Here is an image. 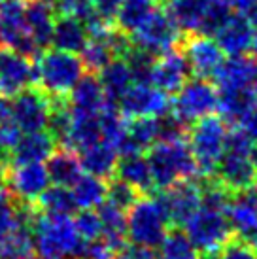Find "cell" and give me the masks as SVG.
<instances>
[{
  "label": "cell",
  "instance_id": "cell-32",
  "mask_svg": "<svg viewBox=\"0 0 257 259\" xmlns=\"http://www.w3.org/2000/svg\"><path fill=\"white\" fill-rule=\"evenodd\" d=\"M70 191L79 210H95L106 201V180L91 174H81Z\"/></svg>",
  "mask_w": 257,
  "mask_h": 259
},
{
  "label": "cell",
  "instance_id": "cell-53",
  "mask_svg": "<svg viewBox=\"0 0 257 259\" xmlns=\"http://www.w3.org/2000/svg\"><path fill=\"white\" fill-rule=\"evenodd\" d=\"M253 184H255V186H257V176H255V182H253Z\"/></svg>",
  "mask_w": 257,
  "mask_h": 259
},
{
  "label": "cell",
  "instance_id": "cell-28",
  "mask_svg": "<svg viewBox=\"0 0 257 259\" xmlns=\"http://www.w3.org/2000/svg\"><path fill=\"white\" fill-rule=\"evenodd\" d=\"M97 214L100 218V227H102V240L106 242L114 252H119L125 242H127V218L125 210L117 208L114 204L104 201L99 206Z\"/></svg>",
  "mask_w": 257,
  "mask_h": 259
},
{
  "label": "cell",
  "instance_id": "cell-29",
  "mask_svg": "<svg viewBox=\"0 0 257 259\" xmlns=\"http://www.w3.org/2000/svg\"><path fill=\"white\" fill-rule=\"evenodd\" d=\"M115 178L125 182L136 191H148L151 186V172L144 153H123L115 165Z\"/></svg>",
  "mask_w": 257,
  "mask_h": 259
},
{
  "label": "cell",
  "instance_id": "cell-16",
  "mask_svg": "<svg viewBox=\"0 0 257 259\" xmlns=\"http://www.w3.org/2000/svg\"><path fill=\"white\" fill-rule=\"evenodd\" d=\"M34 83V59L0 48V97L12 99Z\"/></svg>",
  "mask_w": 257,
  "mask_h": 259
},
{
  "label": "cell",
  "instance_id": "cell-17",
  "mask_svg": "<svg viewBox=\"0 0 257 259\" xmlns=\"http://www.w3.org/2000/svg\"><path fill=\"white\" fill-rule=\"evenodd\" d=\"M200 199H202V187L193 180L178 182L163 189L157 197L164 216L168 218V222L176 225H184L187 222V218L199 208Z\"/></svg>",
  "mask_w": 257,
  "mask_h": 259
},
{
  "label": "cell",
  "instance_id": "cell-24",
  "mask_svg": "<svg viewBox=\"0 0 257 259\" xmlns=\"http://www.w3.org/2000/svg\"><path fill=\"white\" fill-rule=\"evenodd\" d=\"M79 163L85 174L108 180L115 172V165L119 159V151L115 150L112 144H108L104 140H97L87 148L79 150Z\"/></svg>",
  "mask_w": 257,
  "mask_h": 259
},
{
  "label": "cell",
  "instance_id": "cell-20",
  "mask_svg": "<svg viewBox=\"0 0 257 259\" xmlns=\"http://www.w3.org/2000/svg\"><path fill=\"white\" fill-rule=\"evenodd\" d=\"M66 101H68L70 112L91 115H99L110 104L104 97L99 78L91 72H85L78 79V83L72 87L70 93L66 95Z\"/></svg>",
  "mask_w": 257,
  "mask_h": 259
},
{
  "label": "cell",
  "instance_id": "cell-42",
  "mask_svg": "<svg viewBox=\"0 0 257 259\" xmlns=\"http://www.w3.org/2000/svg\"><path fill=\"white\" fill-rule=\"evenodd\" d=\"M21 137V131L15 127L12 117L0 119V163L4 166L10 165V157H12V150L17 144V140Z\"/></svg>",
  "mask_w": 257,
  "mask_h": 259
},
{
  "label": "cell",
  "instance_id": "cell-12",
  "mask_svg": "<svg viewBox=\"0 0 257 259\" xmlns=\"http://www.w3.org/2000/svg\"><path fill=\"white\" fill-rule=\"evenodd\" d=\"M115 104H117V112L128 119L161 117L168 114V108H170L168 95L151 83H131Z\"/></svg>",
  "mask_w": 257,
  "mask_h": 259
},
{
  "label": "cell",
  "instance_id": "cell-35",
  "mask_svg": "<svg viewBox=\"0 0 257 259\" xmlns=\"http://www.w3.org/2000/svg\"><path fill=\"white\" fill-rule=\"evenodd\" d=\"M250 108H253L251 89H218V110L223 115L222 119L238 123Z\"/></svg>",
  "mask_w": 257,
  "mask_h": 259
},
{
  "label": "cell",
  "instance_id": "cell-21",
  "mask_svg": "<svg viewBox=\"0 0 257 259\" xmlns=\"http://www.w3.org/2000/svg\"><path fill=\"white\" fill-rule=\"evenodd\" d=\"M25 27L32 38L38 51L48 50L51 46V30L55 21V12L50 0H25L23 8Z\"/></svg>",
  "mask_w": 257,
  "mask_h": 259
},
{
  "label": "cell",
  "instance_id": "cell-31",
  "mask_svg": "<svg viewBox=\"0 0 257 259\" xmlns=\"http://www.w3.org/2000/svg\"><path fill=\"white\" fill-rule=\"evenodd\" d=\"M153 12H155V4L151 0H123L114 15L115 29L131 36L150 19Z\"/></svg>",
  "mask_w": 257,
  "mask_h": 259
},
{
  "label": "cell",
  "instance_id": "cell-27",
  "mask_svg": "<svg viewBox=\"0 0 257 259\" xmlns=\"http://www.w3.org/2000/svg\"><path fill=\"white\" fill-rule=\"evenodd\" d=\"M89 40L87 29L81 19L70 15H55L53 30H51V46L55 50L79 53Z\"/></svg>",
  "mask_w": 257,
  "mask_h": 259
},
{
  "label": "cell",
  "instance_id": "cell-23",
  "mask_svg": "<svg viewBox=\"0 0 257 259\" xmlns=\"http://www.w3.org/2000/svg\"><path fill=\"white\" fill-rule=\"evenodd\" d=\"M57 148L55 140L48 131L23 133L17 144L12 150L10 165H25V163H44Z\"/></svg>",
  "mask_w": 257,
  "mask_h": 259
},
{
  "label": "cell",
  "instance_id": "cell-10",
  "mask_svg": "<svg viewBox=\"0 0 257 259\" xmlns=\"http://www.w3.org/2000/svg\"><path fill=\"white\" fill-rule=\"evenodd\" d=\"M131 44L138 50L150 53L151 57H159L166 51L176 50L182 44V30L166 14V10H157L150 15V19L140 29L128 36Z\"/></svg>",
  "mask_w": 257,
  "mask_h": 259
},
{
  "label": "cell",
  "instance_id": "cell-40",
  "mask_svg": "<svg viewBox=\"0 0 257 259\" xmlns=\"http://www.w3.org/2000/svg\"><path fill=\"white\" fill-rule=\"evenodd\" d=\"M136 199H138V191L135 187L128 186V184L117 180V178L112 182H106V201L110 204H114V206L127 212V208Z\"/></svg>",
  "mask_w": 257,
  "mask_h": 259
},
{
  "label": "cell",
  "instance_id": "cell-38",
  "mask_svg": "<svg viewBox=\"0 0 257 259\" xmlns=\"http://www.w3.org/2000/svg\"><path fill=\"white\" fill-rule=\"evenodd\" d=\"M123 59H125L128 70H131L133 83H151V66H153V59L155 57H151L150 53L131 46V50L125 53Z\"/></svg>",
  "mask_w": 257,
  "mask_h": 259
},
{
  "label": "cell",
  "instance_id": "cell-4",
  "mask_svg": "<svg viewBox=\"0 0 257 259\" xmlns=\"http://www.w3.org/2000/svg\"><path fill=\"white\" fill-rule=\"evenodd\" d=\"M83 74V63L76 53L53 48L34 57V83L48 97H66Z\"/></svg>",
  "mask_w": 257,
  "mask_h": 259
},
{
  "label": "cell",
  "instance_id": "cell-44",
  "mask_svg": "<svg viewBox=\"0 0 257 259\" xmlns=\"http://www.w3.org/2000/svg\"><path fill=\"white\" fill-rule=\"evenodd\" d=\"M238 125H240L238 129L250 138L251 144L257 146V108L255 106L248 110V112L238 119Z\"/></svg>",
  "mask_w": 257,
  "mask_h": 259
},
{
  "label": "cell",
  "instance_id": "cell-2",
  "mask_svg": "<svg viewBox=\"0 0 257 259\" xmlns=\"http://www.w3.org/2000/svg\"><path fill=\"white\" fill-rule=\"evenodd\" d=\"M30 233L34 252L44 259H76L83 244L70 216H50L36 208Z\"/></svg>",
  "mask_w": 257,
  "mask_h": 259
},
{
  "label": "cell",
  "instance_id": "cell-37",
  "mask_svg": "<svg viewBox=\"0 0 257 259\" xmlns=\"http://www.w3.org/2000/svg\"><path fill=\"white\" fill-rule=\"evenodd\" d=\"M157 248L159 259H200L199 250L191 244L184 231H168Z\"/></svg>",
  "mask_w": 257,
  "mask_h": 259
},
{
  "label": "cell",
  "instance_id": "cell-13",
  "mask_svg": "<svg viewBox=\"0 0 257 259\" xmlns=\"http://www.w3.org/2000/svg\"><path fill=\"white\" fill-rule=\"evenodd\" d=\"M227 220L231 233H235L238 240L253 248L257 252V189L235 191L227 204Z\"/></svg>",
  "mask_w": 257,
  "mask_h": 259
},
{
  "label": "cell",
  "instance_id": "cell-15",
  "mask_svg": "<svg viewBox=\"0 0 257 259\" xmlns=\"http://www.w3.org/2000/svg\"><path fill=\"white\" fill-rule=\"evenodd\" d=\"M182 53L186 55L189 70L204 79L214 78L225 61L220 46L208 34H187L186 40H182Z\"/></svg>",
  "mask_w": 257,
  "mask_h": 259
},
{
  "label": "cell",
  "instance_id": "cell-54",
  "mask_svg": "<svg viewBox=\"0 0 257 259\" xmlns=\"http://www.w3.org/2000/svg\"><path fill=\"white\" fill-rule=\"evenodd\" d=\"M206 259H214V257H206Z\"/></svg>",
  "mask_w": 257,
  "mask_h": 259
},
{
  "label": "cell",
  "instance_id": "cell-46",
  "mask_svg": "<svg viewBox=\"0 0 257 259\" xmlns=\"http://www.w3.org/2000/svg\"><path fill=\"white\" fill-rule=\"evenodd\" d=\"M91 2H93L95 12L100 17H104L108 21H114L115 12H117V8L121 6L123 0H91Z\"/></svg>",
  "mask_w": 257,
  "mask_h": 259
},
{
  "label": "cell",
  "instance_id": "cell-41",
  "mask_svg": "<svg viewBox=\"0 0 257 259\" xmlns=\"http://www.w3.org/2000/svg\"><path fill=\"white\" fill-rule=\"evenodd\" d=\"M55 15H70L76 19L85 21L95 14L91 0H50Z\"/></svg>",
  "mask_w": 257,
  "mask_h": 259
},
{
  "label": "cell",
  "instance_id": "cell-19",
  "mask_svg": "<svg viewBox=\"0 0 257 259\" xmlns=\"http://www.w3.org/2000/svg\"><path fill=\"white\" fill-rule=\"evenodd\" d=\"M214 40L223 53L231 57L246 55L251 50L255 30L244 14H229V17L216 29Z\"/></svg>",
  "mask_w": 257,
  "mask_h": 259
},
{
  "label": "cell",
  "instance_id": "cell-48",
  "mask_svg": "<svg viewBox=\"0 0 257 259\" xmlns=\"http://www.w3.org/2000/svg\"><path fill=\"white\" fill-rule=\"evenodd\" d=\"M251 102H253V106L257 108V81L251 87Z\"/></svg>",
  "mask_w": 257,
  "mask_h": 259
},
{
  "label": "cell",
  "instance_id": "cell-45",
  "mask_svg": "<svg viewBox=\"0 0 257 259\" xmlns=\"http://www.w3.org/2000/svg\"><path fill=\"white\" fill-rule=\"evenodd\" d=\"M115 259H159V253L153 248H144V246H123L119 250V255Z\"/></svg>",
  "mask_w": 257,
  "mask_h": 259
},
{
  "label": "cell",
  "instance_id": "cell-14",
  "mask_svg": "<svg viewBox=\"0 0 257 259\" xmlns=\"http://www.w3.org/2000/svg\"><path fill=\"white\" fill-rule=\"evenodd\" d=\"M4 184L15 201L21 204H34L36 199L50 186V178L44 163H25V165H8Z\"/></svg>",
  "mask_w": 257,
  "mask_h": 259
},
{
  "label": "cell",
  "instance_id": "cell-6",
  "mask_svg": "<svg viewBox=\"0 0 257 259\" xmlns=\"http://www.w3.org/2000/svg\"><path fill=\"white\" fill-rule=\"evenodd\" d=\"M251 148L253 144L250 138L240 129L229 131L227 144L222 159L218 163V178L225 189L229 191H242L253 186L257 176V168L251 163Z\"/></svg>",
  "mask_w": 257,
  "mask_h": 259
},
{
  "label": "cell",
  "instance_id": "cell-51",
  "mask_svg": "<svg viewBox=\"0 0 257 259\" xmlns=\"http://www.w3.org/2000/svg\"><path fill=\"white\" fill-rule=\"evenodd\" d=\"M27 259H44V257H40V255H38V257H34V255H30V257H27Z\"/></svg>",
  "mask_w": 257,
  "mask_h": 259
},
{
  "label": "cell",
  "instance_id": "cell-30",
  "mask_svg": "<svg viewBox=\"0 0 257 259\" xmlns=\"http://www.w3.org/2000/svg\"><path fill=\"white\" fill-rule=\"evenodd\" d=\"M99 81L100 87L104 91V97L110 104H114L119 101L125 91L128 89V85L133 83V78H131V70H128L127 63L123 57H114L110 63H108L102 70H99Z\"/></svg>",
  "mask_w": 257,
  "mask_h": 259
},
{
  "label": "cell",
  "instance_id": "cell-25",
  "mask_svg": "<svg viewBox=\"0 0 257 259\" xmlns=\"http://www.w3.org/2000/svg\"><path fill=\"white\" fill-rule=\"evenodd\" d=\"M46 172L53 186L72 187L74 182L83 174L78 153L70 148H55L51 155L46 159Z\"/></svg>",
  "mask_w": 257,
  "mask_h": 259
},
{
  "label": "cell",
  "instance_id": "cell-11",
  "mask_svg": "<svg viewBox=\"0 0 257 259\" xmlns=\"http://www.w3.org/2000/svg\"><path fill=\"white\" fill-rule=\"evenodd\" d=\"M51 101L40 87H27L10 99V115L23 133L46 131L50 119Z\"/></svg>",
  "mask_w": 257,
  "mask_h": 259
},
{
  "label": "cell",
  "instance_id": "cell-33",
  "mask_svg": "<svg viewBox=\"0 0 257 259\" xmlns=\"http://www.w3.org/2000/svg\"><path fill=\"white\" fill-rule=\"evenodd\" d=\"M34 208L50 216H72L78 206L74 202L70 187L48 186L44 189V193L36 199Z\"/></svg>",
  "mask_w": 257,
  "mask_h": 259
},
{
  "label": "cell",
  "instance_id": "cell-22",
  "mask_svg": "<svg viewBox=\"0 0 257 259\" xmlns=\"http://www.w3.org/2000/svg\"><path fill=\"white\" fill-rule=\"evenodd\" d=\"M214 78L218 89H251L257 81V59L253 55H235L223 61Z\"/></svg>",
  "mask_w": 257,
  "mask_h": 259
},
{
  "label": "cell",
  "instance_id": "cell-49",
  "mask_svg": "<svg viewBox=\"0 0 257 259\" xmlns=\"http://www.w3.org/2000/svg\"><path fill=\"white\" fill-rule=\"evenodd\" d=\"M4 178H6V166L0 163V187L4 186Z\"/></svg>",
  "mask_w": 257,
  "mask_h": 259
},
{
  "label": "cell",
  "instance_id": "cell-43",
  "mask_svg": "<svg viewBox=\"0 0 257 259\" xmlns=\"http://www.w3.org/2000/svg\"><path fill=\"white\" fill-rule=\"evenodd\" d=\"M218 259H257V252L242 240H235V242L229 240L220 250Z\"/></svg>",
  "mask_w": 257,
  "mask_h": 259
},
{
  "label": "cell",
  "instance_id": "cell-50",
  "mask_svg": "<svg viewBox=\"0 0 257 259\" xmlns=\"http://www.w3.org/2000/svg\"><path fill=\"white\" fill-rule=\"evenodd\" d=\"M250 157H251V163H253V166L257 168V146H253V148H251Z\"/></svg>",
  "mask_w": 257,
  "mask_h": 259
},
{
  "label": "cell",
  "instance_id": "cell-1",
  "mask_svg": "<svg viewBox=\"0 0 257 259\" xmlns=\"http://www.w3.org/2000/svg\"><path fill=\"white\" fill-rule=\"evenodd\" d=\"M229 189L216 182L202 187V199L199 208L187 218L182 225L186 237L191 244L199 250V253L214 255L220 252L231 238V225L227 220V204H229Z\"/></svg>",
  "mask_w": 257,
  "mask_h": 259
},
{
  "label": "cell",
  "instance_id": "cell-36",
  "mask_svg": "<svg viewBox=\"0 0 257 259\" xmlns=\"http://www.w3.org/2000/svg\"><path fill=\"white\" fill-rule=\"evenodd\" d=\"M30 255H34V240L29 223L19 225L0 240V259H27Z\"/></svg>",
  "mask_w": 257,
  "mask_h": 259
},
{
  "label": "cell",
  "instance_id": "cell-8",
  "mask_svg": "<svg viewBox=\"0 0 257 259\" xmlns=\"http://www.w3.org/2000/svg\"><path fill=\"white\" fill-rule=\"evenodd\" d=\"M127 218V238L136 246L157 248L168 233V218L164 216L157 199L138 197L125 212Z\"/></svg>",
  "mask_w": 257,
  "mask_h": 259
},
{
  "label": "cell",
  "instance_id": "cell-9",
  "mask_svg": "<svg viewBox=\"0 0 257 259\" xmlns=\"http://www.w3.org/2000/svg\"><path fill=\"white\" fill-rule=\"evenodd\" d=\"M172 115L184 125H193L218 110V89L210 79L191 78L176 91L172 101Z\"/></svg>",
  "mask_w": 257,
  "mask_h": 259
},
{
  "label": "cell",
  "instance_id": "cell-3",
  "mask_svg": "<svg viewBox=\"0 0 257 259\" xmlns=\"http://www.w3.org/2000/svg\"><path fill=\"white\" fill-rule=\"evenodd\" d=\"M146 159L150 165L151 186H155L159 191L182 180H193L199 174L197 163L184 138L157 140L148 150Z\"/></svg>",
  "mask_w": 257,
  "mask_h": 259
},
{
  "label": "cell",
  "instance_id": "cell-47",
  "mask_svg": "<svg viewBox=\"0 0 257 259\" xmlns=\"http://www.w3.org/2000/svg\"><path fill=\"white\" fill-rule=\"evenodd\" d=\"M231 2V8H236L240 14H244L246 10H250L251 6H255L257 0H229Z\"/></svg>",
  "mask_w": 257,
  "mask_h": 259
},
{
  "label": "cell",
  "instance_id": "cell-18",
  "mask_svg": "<svg viewBox=\"0 0 257 259\" xmlns=\"http://www.w3.org/2000/svg\"><path fill=\"white\" fill-rule=\"evenodd\" d=\"M189 65L186 61V55L182 50L166 51L163 55L153 59V66H151V85L161 89L163 93L172 95L176 93L180 87L189 79Z\"/></svg>",
  "mask_w": 257,
  "mask_h": 259
},
{
  "label": "cell",
  "instance_id": "cell-5",
  "mask_svg": "<svg viewBox=\"0 0 257 259\" xmlns=\"http://www.w3.org/2000/svg\"><path fill=\"white\" fill-rule=\"evenodd\" d=\"M166 14L186 34H214L231 14L229 0H164Z\"/></svg>",
  "mask_w": 257,
  "mask_h": 259
},
{
  "label": "cell",
  "instance_id": "cell-34",
  "mask_svg": "<svg viewBox=\"0 0 257 259\" xmlns=\"http://www.w3.org/2000/svg\"><path fill=\"white\" fill-rule=\"evenodd\" d=\"M114 29L110 30L108 34H104V36H97V38L89 36L87 44L83 46V50L79 51V53H81L79 59H81V63H83L85 72L97 74L99 70H102L112 59L117 57L114 51V46H112V32H114Z\"/></svg>",
  "mask_w": 257,
  "mask_h": 259
},
{
  "label": "cell",
  "instance_id": "cell-7",
  "mask_svg": "<svg viewBox=\"0 0 257 259\" xmlns=\"http://www.w3.org/2000/svg\"><path fill=\"white\" fill-rule=\"evenodd\" d=\"M229 127L218 115H206L193 123L189 131V150L199 172L214 174L227 144Z\"/></svg>",
  "mask_w": 257,
  "mask_h": 259
},
{
  "label": "cell",
  "instance_id": "cell-26",
  "mask_svg": "<svg viewBox=\"0 0 257 259\" xmlns=\"http://www.w3.org/2000/svg\"><path fill=\"white\" fill-rule=\"evenodd\" d=\"M159 140V117H135L125 127L119 153H144Z\"/></svg>",
  "mask_w": 257,
  "mask_h": 259
},
{
  "label": "cell",
  "instance_id": "cell-39",
  "mask_svg": "<svg viewBox=\"0 0 257 259\" xmlns=\"http://www.w3.org/2000/svg\"><path fill=\"white\" fill-rule=\"evenodd\" d=\"M72 222L83 242H93L102 237V227H100V218L97 210H79L76 218H72Z\"/></svg>",
  "mask_w": 257,
  "mask_h": 259
},
{
  "label": "cell",
  "instance_id": "cell-52",
  "mask_svg": "<svg viewBox=\"0 0 257 259\" xmlns=\"http://www.w3.org/2000/svg\"><path fill=\"white\" fill-rule=\"evenodd\" d=\"M151 2H153V4H157V2H164V0H151Z\"/></svg>",
  "mask_w": 257,
  "mask_h": 259
}]
</instances>
